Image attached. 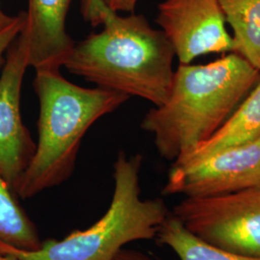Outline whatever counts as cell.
<instances>
[{"label":"cell","mask_w":260,"mask_h":260,"mask_svg":"<svg viewBox=\"0 0 260 260\" xmlns=\"http://www.w3.org/2000/svg\"><path fill=\"white\" fill-rule=\"evenodd\" d=\"M84 19L102 25L75 43L63 67L103 89L146 100L154 106L170 95L175 49L164 32L144 16H120L103 0H81Z\"/></svg>","instance_id":"1"},{"label":"cell","mask_w":260,"mask_h":260,"mask_svg":"<svg viewBox=\"0 0 260 260\" xmlns=\"http://www.w3.org/2000/svg\"><path fill=\"white\" fill-rule=\"evenodd\" d=\"M259 77L235 52L205 65L179 64L167 101L151 108L141 126L153 134L159 154L175 162L220 129Z\"/></svg>","instance_id":"2"},{"label":"cell","mask_w":260,"mask_h":260,"mask_svg":"<svg viewBox=\"0 0 260 260\" xmlns=\"http://www.w3.org/2000/svg\"><path fill=\"white\" fill-rule=\"evenodd\" d=\"M34 91L40 102L36 151L16 189L31 199L60 185L72 176L86 132L102 117L118 109L129 96L70 82L60 70L36 71Z\"/></svg>","instance_id":"3"},{"label":"cell","mask_w":260,"mask_h":260,"mask_svg":"<svg viewBox=\"0 0 260 260\" xmlns=\"http://www.w3.org/2000/svg\"><path fill=\"white\" fill-rule=\"evenodd\" d=\"M142 160L140 154L127 157L119 152L111 204L92 226L75 231L62 240L43 242L36 251L0 246V254L21 260H112L130 242L155 238L170 212L162 199L141 198Z\"/></svg>","instance_id":"4"},{"label":"cell","mask_w":260,"mask_h":260,"mask_svg":"<svg viewBox=\"0 0 260 260\" xmlns=\"http://www.w3.org/2000/svg\"><path fill=\"white\" fill-rule=\"evenodd\" d=\"M173 215L206 244L260 259V187L207 198H185Z\"/></svg>","instance_id":"5"},{"label":"cell","mask_w":260,"mask_h":260,"mask_svg":"<svg viewBox=\"0 0 260 260\" xmlns=\"http://www.w3.org/2000/svg\"><path fill=\"white\" fill-rule=\"evenodd\" d=\"M260 187V137L171 169L164 195L207 198Z\"/></svg>","instance_id":"6"},{"label":"cell","mask_w":260,"mask_h":260,"mask_svg":"<svg viewBox=\"0 0 260 260\" xmlns=\"http://www.w3.org/2000/svg\"><path fill=\"white\" fill-rule=\"evenodd\" d=\"M156 23L175 49L179 64L197 57L234 52L220 0H164Z\"/></svg>","instance_id":"7"},{"label":"cell","mask_w":260,"mask_h":260,"mask_svg":"<svg viewBox=\"0 0 260 260\" xmlns=\"http://www.w3.org/2000/svg\"><path fill=\"white\" fill-rule=\"evenodd\" d=\"M28 67L25 42L19 34L7 51L0 75V175L15 193L36 151L20 111L21 87Z\"/></svg>","instance_id":"8"},{"label":"cell","mask_w":260,"mask_h":260,"mask_svg":"<svg viewBox=\"0 0 260 260\" xmlns=\"http://www.w3.org/2000/svg\"><path fill=\"white\" fill-rule=\"evenodd\" d=\"M70 4L71 0H28L20 34L28 65L35 71L60 70L75 47L66 25Z\"/></svg>","instance_id":"9"},{"label":"cell","mask_w":260,"mask_h":260,"mask_svg":"<svg viewBox=\"0 0 260 260\" xmlns=\"http://www.w3.org/2000/svg\"><path fill=\"white\" fill-rule=\"evenodd\" d=\"M260 137V77L249 96L216 133L175 164L192 163L214 152L249 143Z\"/></svg>","instance_id":"10"},{"label":"cell","mask_w":260,"mask_h":260,"mask_svg":"<svg viewBox=\"0 0 260 260\" xmlns=\"http://www.w3.org/2000/svg\"><path fill=\"white\" fill-rule=\"evenodd\" d=\"M233 32L234 52L260 72V0H220Z\"/></svg>","instance_id":"11"},{"label":"cell","mask_w":260,"mask_h":260,"mask_svg":"<svg viewBox=\"0 0 260 260\" xmlns=\"http://www.w3.org/2000/svg\"><path fill=\"white\" fill-rule=\"evenodd\" d=\"M15 194L0 175V246L36 251L43 242L35 224L21 208Z\"/></svg>","instance_id":"12"},{"label":"cell","mask_w":260,"mask_h":260,"mask_svg":"<svg viewBox=\"0 0 260 260\" xmlns=\"http://www.w3.org/2000/svg\"><path fill=\"white\" fill-rule=\"evenodd\" d=\"M158 240L171 248L180 260H260L233 254L206 244L188 232L170 213L158 232Z\"/></svg>","instance_id":"13"},{"label":"cell","mask_w":260,"mask_h":260,"mask_svg":"<svg viewBox=\"0 0 260 260\" xmlns=\"http://www.w3.org/2000/svg\"><path fill=\"white\" fill-rule=\"evenodd\" d=\"M25 22V12H20L18 16H15L14 20L6 27L0 30V68L5 64L7 51L18 38Z\"/></svg>","instance_id":"14"},{"label":"cell","mask_w":260,"mask_h":260,"mask_svg":"<svg viewBox=\"0 0 260 260\" xmlns=\"http://www.w3.org/2000/svg\"><path fill=\"white\" fill-rule=\"evenodd\" d=\"M107 7L119 13L127 12L133 14L139 0H103Z\"/></svg>","instance_id":"15"},{"label":"cell","mask_w":260,"mask_h":260,"mask_svg":"<svg viewBox=\"0 0 260 260\" xmlns=\"http://www.w3.org/2000/svg\"><path fill=\"white\" fill-rule=\"evenodd\" d=\"M112 260H152L148 255L138 251L122 249Z\"/></svg>","instance_id":"16"},{"label":"cell","mask_w":260,"mask_h":260,"mask_svg":"<svg viewBox=\"0 0 260 260\" xmlns=\"http://www.w3.org/2000/svg\"><path fill=\"white\" fill-rule=\"evenodd\" d=\"M15 17H11L9 15L5 14L4 11L0 7V30L9 25L10 23L14 20Z\"/></svg>","instance_id":"17"},{"label":"cell","mask_w":260,"mask_h":260,"mask_svg":"<svg viewBox=\"0 0 260 260\" xmlns=\"http://www.w3.org/2000/svg\"><path fill=\"white\" fill-rule=\"evenodd\" d=\"M0 260H21L17 258V257H14V256H11V255H2Z\"/></svg>","instance_id":"18"},{"label":"cell","mask_w":260,"mask_h":260,"mask_svg":"<svg viewBox=\"0 0 260 260\" xmlns=\"http://www.w3.org/2000/svg\"><path fill=\"white\" fill-rule=\"evenodd\" d=\"M1 256H2V254H0V258H1Z\"/></svg>","instance_id":"19"}]
</instances>
